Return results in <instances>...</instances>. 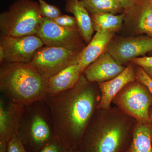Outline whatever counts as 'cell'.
<instances>
[{"mask_svg":"<svg viewBox=\"0 0 152 152\" xmlns=\"http://www.w3.org/2000/svg\"><path fill=\"white\" fill-rule=\"evenodd\" d=\"M26 106L0 99V143L8 145L17 136Z\"/></svg>","mask_w":152,"mask_h":152,"instance_id":"8fae6325","label":"cell"},{"mask_svg":"<svg viewBox=\"0 0 152 152\" xmlns=\"http://www.w3.org/2000/svg\"><path fill=\"white\" fill-rule=\"evenodd\" d=\"M136 120L118 107L97 109L77 150L79 152H124L130 143Z\"/></svg>","mask_w":152,"mask_h":152,"instance_id":"7a4b0ae2","label":"cell"},{"mask_svg":"<svg viewBox=\"0 0 152 152\" xmlns=\"http://www.w3.org/2000/svg\"><path fill=\"white\" fill-rule=\"evenodd\" d=\"M7 152H27L17 136L11 139L7 147Z\"/></svg>","mask_w":152,"mask_h":152,"instance_id":"cb8c5ba5","label":"cell"},{"mask_svg":"<svg viewBox=\"0 0 152 152\" xmlns=\"http://www.w3.org/2000/svg\"><path fill=\"white\" fill-rule=\"evenodd\" d=\"M137 80L136 69L133 66L128 65L124 71L114 78L98 83L101 98L98 109H109L116 96L126 86Z\"/></svg>","mask_w":152,"mask_h":152,"instance_id":"4fadbf2b","label":"cell"},{"mask_svg":"<svg viewBox=\"0 0 152 152\" xmlns=\"http://www.w3.org/2000/svg\"><path fill=\"white\" fill-rule=\"evenodd\" d=\"M38 3L40 12L43 18L53 20L61 15V12L56 6L50 4L44 0H39Z\"/></svg>","mask_w":152,"mask_h":152,"instance_id":"44dd1931","label":"cell"},{"mask_svg":"<svg viewBox=\"0 0 152 152\" xmlns=\"http://www.w3.org/2000/svg\"><path fill=\"white\" fill-rule=\"evenodd\" d=\"M117 1L121 5L125 10L134 6L137 0H117Z\"/></svg>","mask_w":152,"mask_h":152,"instance_id":"4316f807","label":"cell"},{"mask_svg":"<svg viewBox=\"0 0 152 152\" xmlns=\"http://www.w3.org/2000/svg\"><path fill=\"white\" fill-rule=\"evenodd\" d=\"M45 45L37 35L12 37L1 33L0 46L5 53L4 62L29 63L37 51Z\"/></svg>","mask_w":152,"mask_h":152,"instance_id":"9c48e42d","label":"cell"},{"mask_svg":"<svg viewBox=\"0 0 152 152\" xmlns=\"http://www.w3.org/2000/svg\"><path fill=\"white\" fill-rule=\"evenodd\" d=\"M64 152H79L77 149V150H65Z\"/></svg>","mask_w":152,"mask_h":152,"instance_id":"f546056e","label":"cell"},{"mask_svg":"<svg viewBox=\"0 0 152 152\" xmlns=\"http://www.w3.org/2000/svg\"><path fill=\"white\" fill-rule=\"evenodd\" d=\"M152 124L136 121L132 140L124 152H152Z\"/></svg>","mask_w":152,"mask_h":152,"instance_id":"ac0fdd59","label":"cell"},{"mask_svg":"<svg viewBox=\"0 0 152 152\" xmlns=\"http://www.w3.org/2000/svg\"><path fill=\"white\" fill-rule=\"evenodd\" d=\"M143 69L152 77V68H145Z\"/></svg>","mask_w":152,"mask_h":152,"instance_id":"f1b7e54d","label":"cell"},{"mask_svg":"<svg viewBox=\"0 0 152 152\" xmlns=\"http://www.w3.org/2000/svg\"><path fill=\"white\" fill-rule=\"evenodd\" d=\"M64 151L62 147L54 139L38 152H64Z\"/></svg>","mask_w":152,"mask_h":152,"instance_id":"d4e9b609","label":"cell"},{"mask_svg":"<svg viewBox=\"0 0 152 152\" xmlns=\"http://www.w3.org/2000/svg\"><path fill=\"white\" fill-rule=\"evenodd\" d=\"M82 74L78 63L74 64L48 79V95L56 94L73 88Z\"/></svg>","mask_w":152,"mask_h":152,"instance_id":"2e32d148","label":"cell"},{"mask_svg":"<svg viewBox=\"0 0 152 152\" xmlns=\"http://www.w3.org/2000/svg\"><path fill=\"white\" fill-rule=\"evenodd\" d=\"M101 98L97 83H90L83 74L73 88L47 96L54 138L64 149H77Z\"/></svg>","mask_w":152,"mask_h":152,"instance_id":"6da1fadb","label":"cell"},{"mask_svg":"<svg viewBox=\"0 0 152 152\" xmlns=\"http://www.w3.org/2000/svg\"><path fill=\"white\" fill-rule=\"evenodd\" d=\"M91 14L110 13L115 14L124 9L117 0H80Z\"/></svg>","mask_w":152,"mask_h":152,"instance_id":"ffe728a7","label":"cell"},{"mask_svg":"<svg viewBox=\"0 0 152 152\" xmlns=\"http://www.w3.org/2000/svg\"><path fill=\"white\" fill-rule=\"evenodd\" d=\"M53 21L57 24L66 28H78L75 17L68 15H62L58 17Z\"/></svg>","mask_w":152,"mask_h":152,"instance_id":"603a6c76","label":"cell"},{"mask_svg":"<svg viewBox=\"0 0 152 152\" xmlns=\"http://www.w3.org/2000/svg\"><path fill=\"white\" fill-rule=\"evenodd\" d=\"M115 33H96L90 42L79 54L78 63L82 73L88 66L107 51Z\"/></svg>","mask_w":152,"mask_h":152,"instance_id":"9a60e30c","label":"cell"},{"mask_svg":"<svg viewBox=\"0 0 152 152\" xmlns=\"http://www.w3.org/2000/svg\"><path fill=\"white\" fill-rule=\"evenodd\" d=\"M132 62L142 68H152V56L138 57L133 59Z\"/></svg>","mask_w":152,"mask_h":152,"instance_id":"484cf974","label":"cell"},{"mask_svg":"<svg viewBox=\"0 0 152 152\" xmlns=\"http://www.w3.org/2000/svg\"><path fill=\"white\" fill-rule=\"evenodd\" d=\"M107 51L123 65L140 56L152 51V37L141 36L112 40Z\"/></svg>","mask_w":152,"mask_h":152,"instance_id":"30bf717a","label":"cell"},{"mask_svg":"<svg viewBox=\"0 0 152 152\" xmlns=\"http://www.w3.org/2000/svg\"><path fill=\"white\" fill-rule=\"evenodd\" d=\"M81 51L45 45L39 49L29 63L45 77H50L78 62Z\"/></svg>","mask_w":152,"mask_h":152,"instance_id":"52a82bcc","label":"cell"},{"mask_svg":"<svg viewBox=\"0 0 152 152\" xmlns=\"http://www.w3.org/2000/svg\"><path fill=\"white\" fill-rule=\"evenodd\" d=\"M45 101L26 106L17 136L27 152H38L54 139L50 114Z\"/></svg>","mask_w":152,"mask_h":152,"instance_id":"277c9868","label":"cell"},{"mask_svg":"<svg viewBox=\"0 0 152 152\" xmlns=\"http://www.w3.org/2000/svg\"><path fill=\"white\" fill-rule=\"evenodd\" d=\"M148 1H149L152 4V0H148Z\"/></svg>","mask_w":152,"mask_h":152,"instance_id":"d6a6232c","label":"cell"},{"mask_svg":"<svg viewBox=\"0 0 152 152\" xmlns=\"http://www.w3.org/2000/svg\"><path fill=\"white\" fill-rule=\"evenodd\" d=\"M0 69V90L8 100L24 106L45 100L48 79L29 63H3Z\"/></svg>","mask_w":152,"mask_h":152,"instance_id":"3957f363","label":"cell"},{"mask_svg":"<svg viewBox=\"0 0 152 152\" xmlns=\"http://www.w3.org/2000/svg\"><path fill=\"white\" fill-rule=\"evenodd\" d=\"M37 35L48 46L80 51L85 48V41L78 28L64 27L47 18H43Z\"/></svg>","mask_w":152,"mask_h":152,"instance_id":"ba28073f","label":"cell"},{"mask_svg":"<svg viewBox=\"0 0 152 152\" xmlns=\"http://www.w3.org/2000/svg\"><path fill=\"white\" fill-rule=\"evenodd\" d=\"M124 12L125 18L132 23L137 33L152 37V4L148 0H137L134 6Z\"/></svg>","mask_w":152,"mask_h":152,"instance_id":"5bb4252c","label":"cell"},{"mask_svg":"<svg viewBox=\"0 0 152 152\" xmlns=\"http://www.w3.org/2000/svg\"><path fill=\"white\" fill-rule=\"evenodd\" d=\"M93 28L96 32L115 33L121 27L125 13L115 15L110 13L91 14Z\"/></svg>","mask_w":152,"mask_h":152,"instance_id":"d6986e66","label":"cell"},{"mask_svg":"<svg viewBox=\"0 0 152 152\" xmlns=\"http://www.w3.org/2000/svg\"><path fill=\"white\" fill-rule=\"evenodd\" d=\"M112 103L137 121L152 123L149 111L152 106V94L145 85L137 80L126 86L116 96Z\"/></svg>","mask_w":152,"mask_h":152,"instance_id":"8992f818","label":"cell"},{"mask_svg":"<svg viewBox=\"0 0 152 152\" xmlns=\"http://www.w3.org/2000/svg\"><path fill=\"white\" fill-rule=\"evenodd\" d=\"M136 70L137 80L145 85L152 94V77L141 67H137Z\"/></svg>","mask_w":152,"mask_h":152,"instance_id":"7402d4cb","label":"cell"},{"mask_svg":"<svg viewBox=\"0 0 152 152\" xmlns=\"http://www.w3.org/2000/svg\"><path fill=\"white\" fill-rule=\"evenodd\" d=\"M5 55L4 51L2 47L0 46V64L1 65L4 62Z\"/></svg>","mask_w":152,"mask_h":152,"instance_id":"83f0119b","label":"cell"},{"mask_svg":"<svg viewBox=\"0 0 152 152\" xmlns=\"http://www.w3.org/2000/svg\"><path fill=\"white\" fill-rule=\"evenodd\" d=\"M151 142H152V130H151Z\"/></svg>","mask_w":152,"mask_h":152,"instance_id":"1f68e13d","label":"cell"},{"mask_svg":"<svg viewBox=\"0 0 152 152\" xmlns=\"http://www.w3.org/2000/svg\"><path fill=\"white\" fill-rule=\"evenodd\" d=\"M42 19L39 3L16 0L8 10L0 14V30L1 33L12 37L37 35Z\"/></svg>","mask_w":152,"mask_h":152,"instance_id":"5b68a950","label":"cell"},{"mask_svg":"<svg viewBox=\"0 0 152 152\" xmlns=\"http://www.w3.org/2000/svg\"><path fill=\"white\" fill-rule=\"evenodd\" d=\"M125 68L106 51L88 66L82 74L90 83H98L114 78Z\"/></svg>","mask_w":152,"mask_h":152,"instance_id":"7c38bea8","label":"cell"},{"mask_svg":"<svg viewBox=\"0 0 152 152\" xmlns=\"http://www.w3.org/2000/svg\"><path fill=\"white\" fill-rule=\"evenodd\" d=\"M65 11L74 15L78 28L86 43L93 38L94 29L88 11L80 0H66Z\"/></svg>","mask_w":152,"mask_h":152,"instance_id":"e0dca14e","label":"cell"},{"mask_svg":"<svg viewBox=\"0 0 152 152\" xmlns=\"http://www.w3.org/2000/svg\"><path fill=\"white\" fill-rule=\"evenodd\" d=\"M149 115L150 118H151V121L152 123V106L151 107V108H150L149 111Z\"/></svg>","mask_w":152,"mask_h":152,"instance_id":"4dcf8cb0","label":"cell"}]
</instances>
